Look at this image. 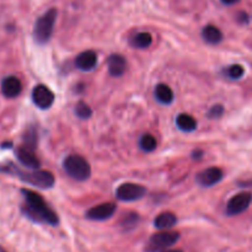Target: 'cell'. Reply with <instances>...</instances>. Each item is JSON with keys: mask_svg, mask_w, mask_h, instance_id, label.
Masks as SVG:
<instances>
[{"mask_svg": "<svg viewBox=\"0 0 252 252\" xmlns=\"http://www.w3.org/2000/svg\"><path fill=\"white\" fill-rule=\"evenodd\" d=\"M25 198L24 213L31 220L37 223L49 224V225H58L59 219L56 212L46 203L43 197L37 194L36 192L30 189H21Z\"/></svg>", "mask_w": 252, "mask_h": 252, "instance_id": "cell-1", "label": "cell"}, {"mask_svg": "<svg viewBox=\"0 0 252 252\" xmlns=\"http://www.w3.org/2000/svg\"><path fill=\"white\" fill-rule=\"evenodd\" d=\"M0 171L17 176L26 184H30L42 189H52L54 186V182H56L53 174L49 171H44V170L36 169L32 170V171H24V170L15 166L14 164H6L4 166H0Z\"/></svg>", "mask_w": 252, "mask_h": 252, "instance_id": "cell-2", "label": "cell"}, {"mask_svg": "<svg viewBox=\"0 0 252 252\" xmlns=\"http://www.w3.org/2000/svg\"><path fill=\"white\" fill-rule=\"evenodd\" d=\"M57 15L58 12L56 9H49L41 17L37 19L33 27V37L37 43L44 44L51 39L54 25H56Z\"/></svg>", "mask_w": 252, "mask_h": 252, "instance_id": "cell-3", "label": "cell"}, {"mask_svg": "<svg viewBox=\"0 0 252 252\" xmlns=\"http://www.w3.org/2000/svg\"><path fill=\"white\" fill-rule=\"evenodd\" d=\"M63 167L66 174L76 181H86L91 175V166L81 155L71 154L65 158Z\"/></svg>", "mask_w": 252, "mask_h": 252, "instance_id": "cell-4", "label": "cell"}, {"mask_svg": "<svg viewBox=\"0 0 252 252\" xmlns=\"http://www.w3.org/2000/svg\"><path fill=\"white\" fill-rule=\"evenodd\" d=\"M180 234L176 231H160V233L154 234L149 239V243L147 245L148 252H159L164 251L166 249L171 248L179 241Z\"/></svg>", "mask_w": 252, "mask_h": 252, "instance_id": "cell-5", "label": "cell"}, {"mask_svg": "<svg viewBox=\"0 0 252 252\" xmlns=\"http://www.w3.org/2000/svg\"><path fill=\"white\" fill-rule=\"evenodd\" d=\"M147 193V189L138 184H122L116 189V197L122 202H133L143 198Z\"/></svg>", "mask_w": 252, "mask_h": 252, "instance_id": "cell-6", "label": "cell"}, {"mask_svg": "<svg viewBox=\"0 0 252 252\" xmlns=\"http://www.w3.org/2000/svg\"><path fill=\"white\" fill-rule=\"evenodd\" d=\"M252 202V194L250 192H240L231 197L226 204V214L228 216H239L244 213L250 207Z\"/></svg>", "mask_w": 252, "mask_h": 252, "instance_id": "cell-7", "label": "cell"}, {"mask_svg": "<svg viewBox=\"0 0 252 252\" xmlns=\"http://www.w3.org/2000/svg\"><path fill=\"white\" fill-rule=\"evenodd\" d=\"M54 98L56 97H54L53 91L43 84L34 86L33 91H32V101L41 110L51 108L54 103Z\"/></svg>", "mask_w": 252, "mask_h": 252, "instance_id": "cell-8", "label": "cell"}, {"mask_svg": "<svg viewBox=\"0 0 252 252\" xmlns=\"http://www.w3.org/2000/svg\"><path fill=\"white\" fill-rule=\"evenodd\" d=\"M116 209H117V207H116L115 203L107 202V203H101L98 206L90 208L86 212L85 216L90 220H107L111 217H113V214L116 213Z\"/></svg>", "mask_w": 252, "mask_h": 252, "instance_id": "cell-9", "label": "cell"}, {"mask_svg": "<svg viewBox=\"0 0 252 252\" xmlns=\"http://www.w3.org/2000/svg\"><path fill=\"white\" fill-rule=\"evenodd\" d=\"M223 171L219 167H208L199 172L196 177L197 184L203 187H212L223 180Z\"/></svg>", "mask_w": 252, "mask_h": 252, "instance_id": "cell-10", "label": "cell"}, {"mask_svg": "<svg viewBox=\"0 0 252 252\" xmlns=\"http://www.w3.org/2000/svg\"><path fill=\"white\" fill-rule=\"evenodd\" d=\"M21 91L22 84L21 80H20L17 76H6V78L1 81V93L5 97L15 98L21 94Z\"/></svg>", "mask_w": 252, "mask_h": 252, "instance_id": "cell-11", "label": "cell"}, {"mask_svg": "<svg viewBox=\"0 0 252 252\" xmlns=\"http://www.w3.org/2000/svg\"><path fill=\"white\" fill-rule=\"evenodd\" d=\"M97 65V54L94 51H85L75 58V66L81 71H90Z\"/></svg>", "mask_w": 252, "mask_h": 252, "instance_id": "cell-12", "label": "cell"}, {"mask_svg": "<svg viewBox=\"0 0 252 252\" xmlns=\"http://www.w3.org/2000/svg\"><path fill=\"white\" fill-rule=\"evenodd\" d=\"M108 73L115 78H120L127 70V59L122 54H111L107 59Z\"/></svg>", "mask_w": 252, "mask_h": 252, "instance_id": "cell-13", "label": "cell"}, {"mask_svg": "<svg viewBox=\"0 0 252 252\" xmlns=\"http://www.w3.org/2000/svg\"><path fill=\"white\" fill-rule=\"evenodd\" d=\"M16 157L17 160L21 162L22 165H25L26 167H30L32 170L39 169L41 166V161L38 160V158L34 155V150L29 149L26 147H20L16 150Z\"/></svg>", "mask_w": 252, "mask_h": 252, "instance_id": "cell-14", "label": "cell"}, {"mask_svg": "<svg viewBox=\"0 0 252 252\" xmlns=\"http://www.w3.org/2000/svg\"><path fill=\"white\" fill-rule=\"evenodd\" d=\"M177 224V217L171 212H164L160 213L159 216L155 218L154 225L155 228L159 230H169V229L174 228Z\"/></svg>", "mask_w": 252, "mask_h": 252, "instance_id": "cell-15", "label": "cell"}, {"mask_svg": "<svg viewBox=\"0 0 252 252\" xmlns=\"http://www.w3.org/2000/svg\"><path fill=\"white\" fill-rule=\"evenodd\" d=\"M155 98L162 105H170L174 101V91L166 84H158L154 90Z\"/></svg>", "mask_w": 252, "mask_h": 252, "instance_id": "cell-16", "label": "cell"}, {"mask_svg": "<svg viewBox=\"0 0 252 252\" xmlns=\"http://www.w3.org/2000/svg\"><path fill=\"white\" fill-rule=\"evenodd\" d=\"M202 37L209 44H218L223 41V32L213 25H208L202 30Z\"/></svg>", "mask_w": 252, "mask_h": 252, "instance_id": "cell-17", "label": "cell"}, {"mask_svg": "<svg viewBox=\"0 0 252 252\" xmlns=\"http://www.w3.org/2000/svg\"><path fill=\"white\" fill-rule=\"evenodd\" d=\"M176 126L182 132L191 133L197 129V121L189 113H181V115L177 116Z\"/></svg>", "mask_w": 252, "mask_h": 252, "instance_id": "cell-18", "label": "cell"}, {"mask_svg": "<svg viewBox=\"0 0 252 252\" xmlns=\"http://www.w3.org/2000/svg\"><path fill=\"white\" fill-rule=\"evenodd\" d=\"M129 42L133 48L147 49L152 46L153 36L149 32H138V33L133 34Z\"/></svg>", "mask_w": 252, "mask_h": 252, "instance_id": "cell-19", "label": "cell"}, {"mask_svg": "<svg viewBox=\"0 0 252 252\" xmlns=\"http://www.w3.org/2000/svg\"><path fill=\"white\" fill-rule=\"evenodd\" d=\"M24 147L29 148V149L34 150L37 147V142H38V137H37V132L33 127H30L29 129L25 132L24 137Z\"/></svg>", "mask_w": 252, "mask_h": 252, "instance_id": "cell-20", "label": "cell"}, {"mask_svg": "<svg viewBox=\"0 0 252 252\" xmlns=\"http://www.w3.org/2000/svg\"><path fill=\"white\" fill-rule=\"evenodd\" d=\"M139 147H140V149L145 153L154 152L158 147L157 139H155L152 134L142 135V138H140V140H139Z\"/></svg>", "mask_w": 252, "mask_h": 252, "instance_id": "cell-21", "label": "cell"}, {"mask_svg": "<svg viewBox=\"0 0 252 252\" xmlns=\"http://www.w3.org/2000/svg\"><path fill=\"white\" fill-rule=\"evenodd\" d=\"M138 221H139V216L137 213H128L126 216H123L120 224L125 230H130V229L137 226Z\"/></svg>", "mask_w": 252, "mask_h": 252, "instance_id": "cell-22", "label": "cell"}, {"mask_svg": "<svg viewBox=\"0 0 252 252\" xmlns=\"http://www.w3.org/2000/svg\"><path fill=\"white\" fill-rule=\"evenodd\" d=\"M244 74H245V69L240 64H233L225 69V75L231 80H239L243 78Z\"/></svg>", "mask_w": 252, "mask_h": 252, "instance_id": "cell-23", "label": "cell"}, {"mask_svg": "<svg viewBox=\"0 0 252 252\" xmlns=\"http://www.w3.org/2000/svg\"><path fill=\"white\" fill-rule=\"evenodd\" d=\"M75 115L78 116L79 118H81V120H88V118H90L91 115H93V111H91L90 106H89L88 103L80 101V102L76 103L75 106Z\"/></svg>", "mask_w": 252, "mask_h": 252, "instance_id": "cell-24", "label": "cell"}, {"mask_svg": "<svg viewBox=\"0 0 252 252\" xmlns=\"http://www.w3.org/2000/svg\"><path fill=\"white\" fill-rule=\"evenodd\" d=\"M224 115V107L221 105H214L211 110L208 111V117L209 118H220Z\"/></svg>", "mask_w": 252, "mask_h": 252, "instance_id": "cell-25", "label": "cell"}, {"mask_svg": "<svg viewBox=\"0 0 252 252\" xmlns=\"http://www.w3.org/2000/svg\"><path fill=\"white\" fill-rule=\"evenodd\" d=\"M238 20L240 24H248L249 22V16L248 14H245V12H240V14L238 15Z\"/></svg>", "mask_w": 252, "mask_h": 252, "instance_id": "cell-26", "label": "cell"}, {"mask_svg": "<svg viewBox=\"0 0 252 252\" xmlns=\"http://www.w3.org/2000/svg\"><path fill=\"white\" fill-rule=\"evenodd\" d=\"M220 1L223 2L224 5H234L238 1H240V0H220Z\"/></svg>", "mask_w": 252, "mask_h": 252, "instance_id": "cell-27", "label": "cell"}, {"mask_svg": "<svg viewBox=\"0 0 252 252\" xmlns=\"http://www.w3.org/2000/svg\"><path fill=\"white\" fill-rule=\"evenodd\" d=\"M203 157V152H201V150H196V152H193V158H196V159H199V158Z\"/></svg>", "mask_w": 252, "mask_h": 252, "instance_id": "cell-28", "label": "cell"}, {"mask_svg": "<svg viewBox=\"0 0 252 252\" xmlns=\"http://www.w3.org/2000/svg\"><path fill=\"white\" fill-rule=\"evenodd\" d=\"M162 252H184V251H181V250H165Z\"/></svg>", "mask_w": 252, "mask_h": 252, "instance_id": "cell-29", "label": "cell"}]
</instances>
